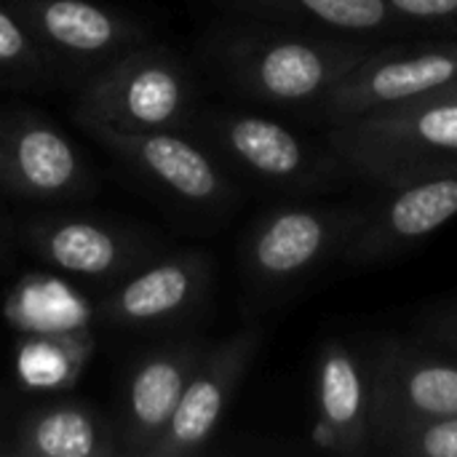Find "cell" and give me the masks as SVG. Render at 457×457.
Listing matches in <instances>:
<instances>
[{"instance_id": "6da1fadb", "label": "cell", "mask_w": 457, "mask_h": 457, "mask_svg": "<svg viewBox=\"0 0 457 457\" xmlns=\"http://www.w3.org/2000/svg\"><path fill=\"white\" fill-rule=\"evenodd\" d=\"M378 43L383 40L241 19L214 35L209 56L244 99L316 118L332 88Z\"/></svg>"}, {"instance_id": "7a4b0ae2", "label": "cell", "mask_w": 457, "mask_h": 457, "mask_svg": "<svg viewBox=\"0 0 457 457\" xmlns=\"http://www.w3.org/2000/svg\"><path fill=\"white\" fill-rule=\"evenodd\" d=\"M370 201H321V195H311L262 212L241 244L246 289L265 303L284 300L332 262L340 265L370 212Z\"/></svg>"}, {"instance_id": "3957f363", "label": "cell", "mask_w": 457, "mask_h": 457, "mask_svg": "<svg viewBox=\"0 0 457 457\" xmlns=\"http://www.w3.org/2000/svg\"><path fill=\"white\" fill-rule=\"evenodd\" d=\"M222 163L289 198L329 195L359 182L327 139H313L278 118L249 110H204L190 129Z\"/></svg>"}, {"instance_id": "277c9868", "label": "cell", "mask_w": 457, "mask_h": 457, "mask_svg": "<svg viewBox=\"0 0 457 457\" xmlns=\"http://www.w3.org/2000/svg\"><path fill=\"white\" fill-rule=\"evenodd\" d=\"M359 182L394 187L457 169L455 102H407L327 126Z\"/></svg>"}, {"instance_id": "5b68a950", "label": "cell", "mask_w": 457, "mask_h": 457, "mask_svg": "<svg viewBox=\"0 0 457 457\" xmlns=\"http://www.w3.org/2000/svg\"><path fill=\"white\" fill-rule=\"evenodd\" d=\"M195 115V83L187 67L169 51L139 43L83 83L75 118H96L123 129L187 131Z\"/></svg>"}, {"instance_id": "8992f818", "label": "cell", "mask_w": 457, "mask_h": 457, "mask_svg": "<svg viewBox=\"0 0 457 457\" xmlns=\"http://www.w3.org/2000/svg\"><path fill=\"white\" fill-rule=\"evenodd\" d=\"M457 78V37H394L378 43L321 102L316 120L337 126L418 102Z\"/></svg>"}, {"instance_id": "52a82bcc", "label": "cell", "mask_w": 457, "mask_h": 457, "mask_svg": "<svg viewBox=\"0 0 457 457\" xmlns=\"http://www.w3.org/2000/svg\"><path fill=\"white\" fill-rule=\"evenodd\" d=\"M99 145L161 193L204 212H225L238 201V185L225 163L177 129H123L96 118H75Z\"/></svg>"}, {"instance_id": "ba28073f", "label": "cell", "mask_w": 457, "mask_h": 457, "mask_svg": "<svg viewBox=\"0 0 457 457\" xmlns=\"http://www.w3.org/2000/svg\"><path fill=\"white\" fill-rule=\"evenodd\" d=\"M0 190L29 204L72 201L94 174L72 139L35 110H0Z\"/></svg>"}, {"instance_id": "9c48e42d", "label": "cell", "mask_w": 457, "mask_h": 457, "mask_svg": "<svg viewBox=\"0 0 457 457\" xmlns=\"http://www.w3.org/2000/svg\"><path fill=\"white\" fill-rule=\"evenodd\" d=\"M378 190L340 257L345 270L380 268L423 246L457 214V169Z\"/></svg>"}, {"instance_id": "30bf717a", "label": "cell", "mask_w": 457, "mask_h": 457, "mask_svg": "<svg viewBox=\"0 0 457 457\" xmlns=\"http://www.w3.org/2000/svg\"><path fill=\"white\" fill-rule=\"evenodd\" d=\"M21 241L54 270L91 281L123 278L163 252L161 241L139 228L86 214L32 217Z\"/></svg>"}, {"instance_id": "8fae6325", "label": "cell", "mask_w": 457, "mask_h": 457, "mask_svg": "<svg viewBox=\"0 0 457 457\" xmlns=\"http://www.w3.org/2000/svg\"><path fill=\"white\" fill-rule=\"evenodd\" d=\"M372 431L404 418L457 415V353L423 337L388 335L367 351Z\"/></svg>"}, {"instance_id": "7c38bea8", "label": "cell", "mask_w": 457, "mask_h": 457, "mask_svg": "<svg viewBox=\"0 0 457 457\" xmlns=\"http://www.w3.org/2000/svg\"><path fill=\"white\" fill-rule=\"evenodd\" d=\"M262 340V327H244L241 332L206 345L150 457H187L206 450V445L220 431L249 367L254 364Z\"/></svg>"}, {"instance_id": "4fadbf2b", "label": "cell", "mask_w": 457, "mask_h": 457, "mask_svg": "<svg viewBox=\"0 0 457 457\" xmlns=\"http://www.w3.org/2000/svg\"><path fill=\"white\" fill-rule=\"evenodd\" d=\"M214 262L206 252L158 254L96 305V316L129 332L177 324L204 308L212 292Z\"/></svg>"}, {"instance_id": "5bb4252c", "label": "cell", "mask_w": 457, "mask_h": 457, "mask_svg": "<svg viewBox=\"0 0 457 457\" xmlns=\"http://www.w3.org/2000/svg\"><path fill=\"white\" fill-rule=\"evenodd\" d=\"M311 445L332 455H375L367 351L343 337H327L316 353Z\"/></svg>"}, {"instance_id": "9a60e30c", "label": "cell", "mask_w": 457, "mask_h": 457, "mask_svg": "<svg viewBox=\"0 0 457 457\" xmlns=\"http://www.w3.org/2000/svg\"><path fill=\"white\" fill-rule=\"evenodd\" d=\"M204 351L206 343L201 340H177L137 359L120 394V415L115 426L123 455L150 457Z\"/></svg>"}, {"instance_id": "2e32d148", "label": "cell", "mask_w": 457, "mask_h": 457, "mask_svg": "<svg viewBox=\"0 0 457 457\" xmlns=\"http://www.w3.org/2000/svg\"><path fill=\"white\" fill-rule=\"evenodd\" d=\"M46 54L67 62L104 64L147 40L126 13L94 0H8Z\"/></svg>"}, {"instance_id": "e0dca14e", "label": "cell", "mask_w": 457, "mask_h": 457, "mask_svg": "<svg viewBox=\"0 0 457 457\" xmlns=\"http://www.w3.org/2000/svg\"><path fill=\"white\" fill-rule=\"evenodd\" d=\"M8 457H118L123 455L118 428L83 402H56L21 418L8 442Z\"/></svg>"}, {"instance_id": "ac0fdd59", "label": "cell", "mask_w": 457, "mask_h": 457, "mask_svg": "<svg viewBox=\"0 0 457 457\" xmlns=\"http://www.w3.org/2000/svg\"><path fill=\"white\" fill-rule=\"evenodd\" d=\"M238 19H260L367 40L415 37L386 0H217Z\"/></svg>"}, {"instance_id": "d6986e66", "label": "cell", "mask_w": 457, "mask_h": 457, "mask_svg": "<svg viewBox=\"0 0 457 457\" xmlns=\"http://www.w3.org/2000/svg\"><path fill=\"white\" fill-rule=\"evenodd\" d=\"M3 316L19 335L91 329L96 308L86 295L51 273H29L13 284Z\"/></svg>"}, {"instance_id": "ffe728a7", "label": "cell", "mask_w": 457, "mask_h": 457, "mask_svg": "<svg viewBox=\"0 0 457 457\" xmlns=\"http://www.w3.org/2000/svg\"><path fill=\"white\" fill-rule=\"evenodd\" d=\"M96 351L91 329L21 335L13 353V370L27 391L62 394L86 372Z\"/></svg>"}, {"instance_id": "44dd1931", "label": "cell", "mask_w": 457, "mask_h": 457, "mask_svg": "<svg viewBox=\"0 0 457 457\" xmlns=\"http://www.w3.org/2000/svg\"><path fill=\"white\" fill-rule=\"evenodd\" d=\"M375 455L457 457V415L404 418L372 431Z\"/></svg>"}, {"instance_id": "7402d4cb", "label": "cell", "mask_w": 457, "mask_h": 457, "mask_svg": "<svg viewBox=\"0 0 457 457\" xmlns=\"http://www.w3.org/2000/svg\"><path fill=\"white\" fill-rule=\"evenodd\" d=\"M48 54L37 46L27 24L11 5L0 3V78L32 83L46 75Z\"/></svg>"}, {"instance_id": "603a6c76", "label": "cell", "mask_w": 457, "mask_h": 457, "mask_svg": "<svg viewBox=\"0 0 457 457\" xmlns=\"http://www.w3.org/2000/svg\"><path fill=\"white\" fill-rule=\"evenodd\" d=\"M412 35L457 32V0H386Z\"/></svg>"}, {"instance_id": "cb8c5ba5", "label": "cell", "mask_w": 457, "mask_h": 457, "mask_svg": "<svg viewBox=\"0 0 457 457\" xmlns=\"http://www.w3.org/2000/svg\"><path fill=\"white\" fill-rule=\"evenodd\" d=\"M415 335L457 353V295L423 308L415 319Z\"/></svg>"}, {"instance_id": "d4e9b609", "label": "cell", "mask_w": 457, "mask_h": 457, "mask_svg": "<svg viewBox=\"0 0 457 457\" xmlns=\"http://www.w3.org/2000/svg\"><path fill=\"white\" fill-rule=\"evenodd\" d=\"M418 102H455L457 104V78L455 80H450L447 86H442L439 91H434V94L418 99Z\"/></svg>"}, {"instance_id": "484cf974", "label": "cell", "mask_w": 457, "mask_h": 457, "mask_svg": "<svg viewBox=\"0 0 457 457\" xmlns=\"http://www.w3.org/2000/svg\"><path fill=\"white\" fill-rule=\"evenodd\" d=\"M3 407H5V394L0 391V412H3Z\"/></svg>"}]
</instances>
